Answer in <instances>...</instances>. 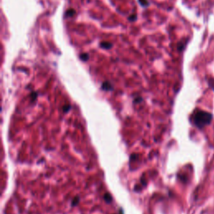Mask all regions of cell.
Segmentation results:
<instances>
[{
  "label": "cell",
  "mask_w": 214,
  "mask_h": 214,
  "mask_svg": "<svg viewBox=\"0 0 214 214\" xmlns=\"http://www.w3.org/2000/svg\"><path fill=\"white\" fill-rule=\"evenodd\" d=\"M100 46L102 48H111L112 45L111 43H105V42H104V43L100 44Z\"/></svg>",
  "instance_id": "4"
},
{
  "label": "cell",
  "mask_w": 214,
  "mask_h": 214,
  "mask_svg": "<svg viewBox=\"0 0 214 214\" xmlns=\"http://www.w3.org/2000/svg\"><path fill=\"white\" fill-rule=\"evenodd\" d=\"M80 58L82 59L84 61H85V60H87V59H89V56H88L87 54H81V55H80Z\"/></svg>",
  "instance_id": "6"
},
{
  "label": "cell",
  "mask_w": 214,
  "mask_h": 214,
  "mask_svg": "<svg viewBox=\"0 0 214 214\" xmlns=\"http://www.w3.org/2000/svg\"><path fill=\"white\" fill-rule=\"evenodd\" d=\"M136 16H132V17H130V20H131V21H132L131 19H136Z\"/></svg>",
  "instance_id": "10"
},
{
  "label": "cell",
  "mask_w": 214,
  "mask_h": 214,
  "mask_svg": "<svg viewBox=\"0 0 214 214\" xmlns=\"http://www.w3.org/2000/svg\"><path fill=\"white\" fill-rule=\"evenodd\" d=\"M104 199H105V202H107V203H111V202H112V197L110 193H105V195H104Z\"/></svg>",
  "instance_id": "3"
},
{
  "label": "cell",
  "mask_w": 214,
  "mask_h": 214,
  "mask_svg": "<svg viewBox=\"0 0 214 214\" xmlns=\"http://www.w3.org/2000/svg\"><path fill=\"white\" fill-rule=\"evenodd\" d=\"M70 109V105H65V106L63 107V111H64V112H67V111H69V110Z\"/></svg>",
  "instance_id": "7"
},
{
  "label": "cell",
  "mask_w": 214,
  "mask_h": 214,
  "mask_svg": "<svg viewBox=\"0 0 214 214\" xmlns=\"http://www.w3.org/2000/svg\"><path fill=\"white\" fill-rule=\"evenodd\" d=\"M74 11L71 9V10L68 11L67 14H66V15H68V16H72V15H74Z\"/></svg>",
  "instance_id": "9"
},
{
  "label": "cell",
  "mask_w": 214,
  "mask_h": 214,
  "mask_svg": "<svg viewBox=\"0 0 214 214\" xmlns=\"http://www.w3.org/2000/svg\"><path fill=\"white\" fill-rule=\"evenodd\" d=\"M191 121L194 125L199 129H202L206 125H209L213 120V116L211 113L202 110H195L191 115Z\"/></svg>",
  "instance_id": "1"
},
{
  "label": "cell",
  "mask_w": 214,
  "mask_h": 214,
  "mask_svg": "<svg viewBox=\"0 0 214 214\" xmlns=\"http://www.w3.org/2000/svg\"><path fill=\"white\" fill-rule=\"evenodd\" d=\"M140 3H142L143 6H146V5H148V2L145 1V0H140Z\"/></svg>",
  "instance_id": "8"
},
{
  "label": "cell",
  "mask_w": 214,
  "mask_h": 214,
  "mask_svg": "<svg viewBox=\"0 0 214 214\" xmlns=\"http://www.w3.org/2000/svg\"><path fill=\"white\" fill-rule=\"evenodd\" d=\"M120 214H124V213H123V210H122V209H120Z\"/></svg>",
  "instance_id": "11"
},
{
  "label": "cell",
  "mask_w": 214,
  "mask_h": 214,
  "mask_svg": "<svg viewBox=\"0 0 214 214\" xmlns=\"http://www.w3.org/2000/svg\"><path fill=\"white\" fill-rule=\"evenodd\" d=\"M79 202V197H76L75 198H74V200H73L72 206H76V205L78 204Z\"/></svg>",
  "instance_id": "5"
},
{
  "label": "cell",
  "mask_w": 214,
  "mask_h": 214,
  "mask_svg": "<svg viewBox=\"0 0 214 214\" xmlns=\"http://www.w3.org/2000/svg\"><path fill=\"white\" fill-rule=\"evenodd\" d=\"M102 89L104 90H112L113 87L112 85H111V83L109 82H104L103 85H102Z\"/></svg>",
  "instance_id": "2"
}]
</instances>
